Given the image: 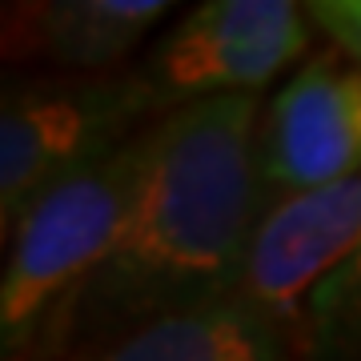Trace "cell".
<instances>
[{
	"label": "cell",
	"mask_w": 361,
	"mask_h": 361,
	"mask_svg": "<svg viewBox=\"0 0 361 361\" xmlns=\"http://www.w3.org/2000/svg\"><path fill=\"white\" fill-rule=\"evenodd\" d=\"M261 109V97H221L157 121L133 213L28 361L85 357L161 317L241 297L249 245L265 217Z\"/></svg>",
	"instance_id": "6da1fadb"
},
{
	"label": "cell",
	"mask_w": 361,
	"mask_h": 361,
	"mask_svg": "<svg viewBox=\"0 0 361 361\" xmlns=\"http://www.w3.org/2000/svg\"><path fill=\"white\" fill-rule=\"evenodd\" d=\"M353 253H361V173L265 209L241 297L297 329L305 297Z\"/></svg>",
	"instance_id": "8992f818"
},
{
	"label": "cell",
	"mask_w": 361,
	"mask_h": 361,
	"mask_svg": "<svg viewBox=\"0 0 361 361\" xmlns=\"http://www.w3.org/2000/svg\"><path fill=\"white\" fill-rule=\"evenodd\" d=\"M297 329L245 297L145 325L73 361H297Z\"/></svg>",
	"instance_id": "ba28073f"
},
{
	"label": "cell",
	"mask_w": 361,
	"mask_h": 361,
	"mask_svg": "<svg viewBox=\"0 0 361 361\" xmlns=\"http://www.w3.org/2000/svg\"><path fill=\"white\" fill-rule=\"evenodd\" d=\"M310 16L334 40V49H341L353 65H361V0H313Z\"/></svg>",
	"instance_id": "30bf717a"
},
{
	"label": "cell",
	"mask_w": 361,
	"mask_h": 361,
	"mask_svg": "<svg viewBox=\"0 0 361 361\" xmlns=\"http://www.w3.org/2000/svg\"><path fill=\"white\" fill-rule=\"evenodd\" d=\"M141 68L104 77H28L4 85L0 104V233L73 173L104 161L161 121Z\"/></svg>",
	"instance_id": "3957f363"
},
{
	"label": "cell",
	"mask_w": 361,
	"mask_h": 361,
	"mask_svg": "<svg viewBox=\"0 0 361 361\" xmlns=\"http://www.w3.org/2000/svg\"><path fill=\"white\" fill-rule=\"evenodd\" d=\"M157 125V121H153ZM153 125L121 145L104 161L52 185L25 217L16 221L0 277V353L4 361H28L49 322L68 297L89 281V273L113 249L116 233L141 193Z\"/></svg>",
	"instance_id": "7a4b0ae2"
},
{
	"label": "cell",
	"mask_w": 361,
	"mask_h": 361,
	"mask_svg": "<svg viewBox=\"0 0 361 361\" xmlns=\"http://www.w3.org/2000/svg\"><path fill=\"white\" fill-rule=\"evenodd\" d=\"M173 4L165 0H32L4 8V61L61 77H104L141 49Z\"/></svg>",
	"instance_id": "52a82bcc"
},
{
	"label": "cell",
	"mask_w": 361,
	"mask_h": 361,
	"mask_svg": "<svg viewBox=\"0 0 361 361\" xmlns=\"http://www.w3.org/2000/svg\"><path fill=\"white\" fill-rule=\"evenodd\" d=\"M301 361H361V253L334 269L301 305Z\"/></svg>",
	"instance_id": "9c48e42d"
},
{
	"label": "cell",
	"mask_w": 361,
	"mask_h": 361,
	"mask_svg": "<svg viewBox=\"0 0 361 361\" xmlns=\"http://www.w3.org/2000/svg\"><path fill=\"white\" fill-rule=\"evenodd\" d=\"M361 173V65L317 52L261 109L257 180L265 209Z\"/></svg>",
	"instance_id": "5b68a950"
},
{
	"label": "cell",
	"mask_w": 361,
	"mask_h": 361,
	"mask_svg": "<svg viewBox=\"0 0 361 361\" xmlns=\"http://www.w3.org/2000/svg\"><path fill=\"white\" fill-rule=\"evenodd\" d=\"M313 44L310 4L209 0L153 44L141 77L161 113L221 97H261L285 68H301Z\"/></svg>",
	"instance_id": "277c9868"
}]
</instances>
